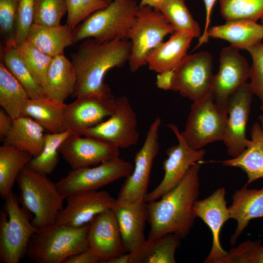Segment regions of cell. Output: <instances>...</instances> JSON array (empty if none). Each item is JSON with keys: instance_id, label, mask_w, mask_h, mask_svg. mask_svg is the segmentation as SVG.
<instances>
[{"instance_id": "obj_51", "label": "cell", "mask_w": 263, "mask_h": 263, "mask_svg": "<svg viewBox=\"0 0 263 263\" xmlns=\"http://www.w3.org/2000/svg\"><path fill=\"white\" fill-rule=\"evenodd\" d=\"M104 2H106L107 3L109 4L110 2H111L113 0H101Z\"/></svg>"}, {"instance_id": "obj_10", "label": "cell", "mask_w": 263, "mask_h": 263, "mask_svg": "<svg viewBox=\"0 0 263 263\" xmlns=\"http://www.w3.org/2000/svg\"><path fill=\"white\" fill-rule=\"evenodd\" d=\"M212 56L207 51L187 55L173 70L171 90L193 102L211 92Z\"/></svg>"}, {"instance_id": "obj_45", "label": "cell", "mask_w": 263, "mask_h": 263, "mask_svg": "<svg viewBox=\"0 0 263 263\" xmlns=\"http://www.w3.org/2000/svg\"><path fill=\"white\" fill-rule=\"evenodd\" d=\"M101 259L91 250H87L71 256L66 259L63 263H99Z\"/></svg>"}, {"instance_id": "obj_35", "label": "cell", "mask_w": 263, "mask_h": 263, "mask_svg": "<svg viewBox=\"0 0 263 263\" xmlns=\"http://www.w3.org/2000/svg\"><path fill=\"white\" fill-rule=\"evenodd\" d=\"M71 132L65 131L58 133H45L44 148L40 154L33 157L28 166L34 171L44 175L51 173L58 162V150Z\"/></svg>"}, {"instance_id": "obj_8", "label": "cell", "mask_w": 263, "mask_h": 263, "mask_svg": "<svg viewBox=\"0 0 263 263\" xmlns=\"http://www.w3.org/2000/svg\"><path fill=\"white\" fill-rule=\"evenodd\" d=\"M227 120V112L215 103L211 92L193 102L185 129L181 133L191 148L202 149L212 142L223 141Z\"/></svg>"}, {"instance_id": "obj_49", "label": "cell", "mask_w": 263, "mask_h": 263, "mask_svg": "<svg viewBox=\"0 0 263 263\" xmlns=\"http://www.w3.org/2000/svg\"><path fill=\"white\" fill-rule=\"evenodd\" d=\"M129 253H124L109 261L108 263H129Z\"/></svg>"}, {"instance_id": "obj_14", "label": "cell", "mask_w": 263, "mask_h": 263, "mask_svg": "<svg viewBox=\"0 0 263 263\" xmlns=\"http://www.w3.org/2000/svg\"><path fill=\"white\" fill-rule=\"evenodd\" d=\"M250 68L239 49L230 46L221 50L219 70L213 75L211 90L219 107L227 112L228 99L249 78Z\"/></svg>"}, {"instance_id": "obj_32", "label": "cell", "mask_w": 263, "mask_h": 263, "mask_svg": "<svg viewBox=\"0 0 263 263\" xmlns=\"http://www.w3.org/2000/svg\"><path fill=\"white\" fill-rule=\"evenodd\" d=\"M30 98L27 92L5 66L0 63V105L12 118L21 116L24 104Z\"/></svg>"}, {"instance_id": "obj_29", "label": "cell", "mask_w": 263, "mask_h": 263, "mask_svg": "<svg viewBox=\"0 0 263 263\" xmlns=\"http://www.w3.org/2000/svg\"><path fill=\"white\" fill-rule=\"evenodd\" d=\"M181 239L173 233L148 238L135 250L129 253V263H175V251Z\"/></svg>"}, {"instance_id": "obj_27", "label": "cell", "mask_w": 263, "mask_h": 263, "mask_svg": "<svg viewBox=\"0 0 263 263\" xmlns=\"http://www.w3.org/2000/svg\"><path fill=\"white\" fill-rule=\"evenodd\" d=\"M44 128L29 116L14 119L10 131L3 140V145L26 151L33 157L39 155L44 146Z\"/></svg>"}, {"instance_id": "obj_47", "label": "cell", "mask_w": 263, "mask_h": 263, "mask_svg": "<svg viewBox=\"0 0 263 263\" xmlns=\"http://www.w3.org/2000/svg\"><path fill=\"white\" fill-rule=\"evenodd\" d=\"M173 70L158 73L156 77V84L158 88L164 90H170Z\"/></svg>"}, {"instance_id": "obj_42", "label": "cell", "mask_w": 263, "mask_h": 263, "mask_svg": "<svg viewBox=\"0 0 263 263\" xmlns=\"http://www.w3.org/2000/svg\"><path fill=\"white\" fill-rule=\"evenodd\" d=\"M252 58L249 83L254 94L263 104V44L258 43L247 50Z\"/></svg>"}, {"instance_id": "obj_17", "label": "cell", "mask_w": 263, "mask_h": 263, "mask_svg": "<svg viewBox=\"0 0 263 263\" xmlns=\"http://www.w3.org/2000/svg\"><path fill=\"white\" fill-rule=\"evenodd\" d=\"M65 207L60 211L56 224L78 227L89 223L99 213L112 209L116 199L105 190L77 193L67 197Z\"/></svg>"}, {"instance_id": "obj_3", "label": "cell", "mask_w": 263, "mask_h": 263, "mask_svg": "<svg viewBox=\"0 0 263 263\" xmlns=\"http://www.w3.org/2000/svg\"><path fill=\"white\" fill-rule=\"evenodd\" d=\"M16 181L20 190L19 202L34 215L31 219L33 225L39 231L54 225L65 199L56 183L28 165L20 172Z\"/></svg>"}, {"instance_id": "obj_9", "label": "cell", "mask_w": 263, "mask_h": 263, "mask_svg": "<svg viewBox=\"0 0 263 263\" xmlns=\"http://www.w3.org/2000/svg\"><path fill=\"white\" fill-rule=\"evenodd\" d=\"M133 168L130 162L119 157L95 167L72 169L56 185L60 195L66 199L77 193L97 190L121 178H126Z\"/></svg>"}, {"instance_id": "obj_12", "label": "cell", "mask_w": 263, "mask_h": 263, "mask_svg": "<svg viewBox=\"0 0 263 263\" xmlns=\"http://www.w3.org/2000/svg\"><path fill=\"white\" fill-rule=\"evenodd\" d=\"M161 123V119L156 117L150 125L144 144L135 155L133 170L126 177L120 190L116 199L118 202L129 203L144 200L153 162L159 150V130Z\"/></svg>"}, {"instance_id": "obj_6", "label": "cell", "mask_w": 263, "mask_h": 263, "mask_svg": "<svg viewBox=\"0 0 263 263\" xmlns=\"http://www.w3.org/2000/svg\"><path fill=\"white\" fill-rule=\"evenodd\" d=\"M13 191L4 199L0 213V262L19 263L26 254L32 235L39 231L31 222L29 212L19 205Z\"/></svg>"}, {"instance_id": "obj_11", "label": "cell", "mask_w": 263, "mask_h": 263, "mask_svg": "<svg viewBox=\"0 0 263 263\" xmlns=\"http://www.w3.org/2000/svg\"><path fill=\"white\" fill-rule=\"evenodd\" d=\"M137 120L127 97L115 98L114 111L110 118L85 130L82 135L94 138L117 147L126 149L136 144L139 134Z\"/></svg>"}, {"instance_id": "obj_52", "label": "cell", "mask_w": 263, "mask_h": 263, "mask_svg": "<svg viewBox=\"0 0 263 263\" xmlns=\"http://www.w3.org/2000/svg\"><path fill=\"white\" fill-rule=\"evenodd\" d=\"M261 22H262V25L263 26V16L261 18Z\"/></svg>"}, {"instance_id": "obj_19", "label": "cell", "mask_w": 263, "mask_h": 263, "mask_svg": "<svg viewBox=\"0 0 263 263\" xmlns=\"http://www.w3.org/2000/svg\"><path fill=\"white\" fill-rule=\"evenodd\" d=\"M87 241L88 249L97 254L103 263H108L126 251L112 209L99 213L90 222Z\"/></svg>"}, {"instance_id": "obj_13", "label": "cell", "mask_w": 263, "mask_h": 263, "mask_svg": "<svg viewBox=\"0 0 263 263\" xmlns=\"http://www.w3.org/2000/svg\"><path fill=\"white\" fill-rule=\"evenodd\" d=\"M168 127L174 133L178 143L167 150V158L163 164V178L153 190L147 193L144 199L146 202L159 199L174 188L192 165L203 160L206 152L203 149L195 150L191 148L175 125L169 124Z\"/></svg>"}, {"instance_id": "obj_2", "label": "cell", "mask_w": 263, "mask_h": 263, "mask_svg": "<svg viewBox=\"0 0 263 263\" xmlns=\"http://www.w3.org/2000/svg\"><path fill=\"white\" fill-rule=\"evenodd\" d=\"M131 49V42L127 39L103 42L93 38L83 41L72 55L77 81L71 96L112 95L109 86L104 83L105 75L109 70L122 67L129 61Z\"/></svg>"}, {"instance_id": "obj_31", "label": "cell", "mask_w": 263, "mask_h": 263, "mask_svg": "<svg viewBox=\"0 0 263 263\" xmlns=\"http://www.w3.org/2000/svg\"><path fill=\"white\" fill-rule=\"evenodd\" d=\"M33 157L19 148L4 145L0 147V195L3 199L12 191L19 173Z\"/></svg>"}, {"instance_id": "obj_23", "label": "cell", "mask_w": 263, "mask_h": 263, "mask_svg": "<svg viewBox=\"0 0 263 263\" xmlns=\"http://www.w3.org/2000/svg\"><path fill=\"white\" fill-rule=\"evenodd\" d=\"M76 81L74 66L63 54L53 57L42 89L47 97L64 103L73 94Z\"/></svg>"}, {"instance_id": "obj_7", "label": "cell", "mask_w": 263, "mask_h": 263, "mask_svg": "<svg viewBox=\"0 0 263 263\" xmlns=\"http://www.w3.org/2000/svg\"><path fill=\"white\" fill-rule=\"evenodd\" d=\"M174 32L161 12L148 6H139L135 20L127 37L132 44L128 61L131 71L135 72L147 64L150 51L162 43L167 35Z\"/></svg>"}, {"instance_id": "obj_41", "label": "cell", "mask_w": 263, "mask_h": 263, "mask_svg": "<svg viewBox=\"0 0 263 263\" xmlns=\"http://www.w3.org/2000/svg\"><path fill=\"white\" fill-rule=\"evenodd\" d=\"M18 5L19 0H0V31L5 44L16 43Z\"/></svg>"}, {"instance_id": "obj_20", "label": "cell", "mask_w": 263, "mask_h": 263, "mask_svg": "<svg viewBox=\"0 0 263 263\" xmlns=\"http://www.w3.org/2000/svg\"><path fill=\"white\" fill-rule=\"evenodd\" d=\"M225 193L224 188H219L208 197L197 200L193 206L196 217L204 221L212 235V247L204 261L205 263H220L227 252L222 247L220 240L222 227L230 219L225 198Z\"/></svg>"}, {"instance_id": "obj_48", "label": "cell", "mask_w": 263, "mask_h": 263, "mask_svg": "<svg viewBox=\"0 0 263 263\" xmlns=\"http://www.w3.org/2000/svg\"><path fill=\"white\" fill-rule=\"evenodd\" d=\"M167 0H141L139 6H148L158 10Z\"/></svg>"}, {"instance_id": "obj_37", "label": "cell", "mask_w": 263, "mask_h": 263, "mask_svg": "<svg viewBox=\"0 0 263 263\" xmlns=\"http://www.w3.org/2000/svg\"><path fill=\"white\" fill-rule=\"evenodd\" d=\"M17 50L20 58L42 88L53 57L44 54L25 41L17 46Z\"/></svg>"}, {"instance_id": "obj_46", "label": "cell", "mask_w": 263, "mask_h": 263, "mask_svg": "<svg viewBox=\"0 0 263 263\" xmlns=\"http://www.w3.org/2000/svg\"><path fill=\"white\" fill-rule=\"evenodd\" d=\"M14 119L2 108L0 110V139L3 141L12 128Z\"/></svg>"}, {"instance_id": "obj_33", "label": "cell", "mask_w": 263, "mask_h": 263, "mask_svg": "<svg viewBox=\"0 0 263 263\" xmlns=\"http://www.w3.org/2000/svg\"><path fill=\"white\" fill-rule=\"evenodd\" d=\"M2 58V62L23 87L30 98L47 97L42 88L20 58L16 43L5 44Z\"/></svg>"}, {"instance_id": "obj_36", "label": "cell", "mask_w": 263, "mask_h": 263, "mask_svg": "<svg viewBox=\"0 0 263 263\" xmlns=\"http://www.w3.org/2000/svg\"><path fill=\"white\" fill-rule=\"evenodd\" d=\"M220 13L226 21L246 19L257 21L263 16V0H219Z\"/></svg>"}, {"instance_id": "obj_26", "label": "cell", "mask_w": 263, "mask_h": 263, "mask_svg": "<svg viewBox=\"0 0 263 263\" xmlns=\"http://www.w3.org/2000/svg\"><path fill=\"white\" fill-rule=\"evenodd\" d=\"M25 41L54 57L64 54L65 48L75 43L74 30L66 24L55 26L33 24Z\"/></svg>"}, {"instance_id": "obj_25", "label": "cell", "mask_w": 263, "mask_h": 263, "mask_svg": "<svg viewBox=\"0 0 263 263\" xmlns=\"http://www.w3.org/2000/svg\"><path fill=\"white\" fill-rule=\"evenodd\" d=\"M193 38L184 33H173L168 40L149 53L147 58L149 69L158 73L174 70L187 55Z\"/></svg>"}, {"instance_id": "obj_39", "label": "cell", "mask_w": 263, "mask_h": 263, "mask_svg": "<svg viewBox=\"0 0 263 263\" xmlns=\"http://www.w3.org/2000/svg\"><path fill=\"white\" fill-rule=\"evenodd\" d=\"M220 263H263L261 240H247L227 251Z\"/></svg>"}, {"instance_id": "obj_1", "label": "cell", "mask_w": 263, "mask_h": 263, "mask_svg": "<svg viewBox=\"0 0 263 263\" xmlns=\"http://www.w3.org/2000/svg\"><path fill=\"white\" fill-rule=\"evenodd\" d=\"M200 162L193 164L179 183L159 199L146 202L148 238L173 233L185 238L196 218L193 206L200 194Z\"/></svg>"}, {"instance_id": "obj_40", "label": "cell", "mask_w": 263, "mask_h": 263, "mask_svg": "<svg viewBox=\"0 0 263 263\" xmlns=\"http://www.w3.org/2000/svg\"><path fill=\"white\" fill-rule=\"evenodd\" d=\"M67 6L66 24L74 30L94 12L108 4L101 0H66Z\"/></svg>"}, {"instance_id": "obj_22", "label": "cell", "mask_w": 263, "mask_h": 263, "mask_svg": "<svg viewBox=\"0 0 263 263\" xmlns=\"http://www.w3.org/2000/svg\"><path fill=\"white\" fill-rule=\"evenodd\" d=\"M228 208L230 218L237 222L236 228L230 239L231 245H234L251 220L263 218V188L250 189L245 185L234 192L232 204Z\"/></svg>"}, {"instance_id": "obj_43", "label": "cell", "mask_w": 263, "mask_h": 263, "mask_svg": "<svg viewBox=\"0 0 263 263\" xmlns=\"http://www.w3.org/2000/svg\"><path fill=\"white\" fill-rule=\"evenodd\" d=\"M35 0H19L15 41L17 45L23 43L34 24Z\"/></svg>"}, {"instance_id": "obj_28", "label": "cell", "mask_w": 263, "mask_h": 263, "mask_svg": "<svg viewBox=\"0 0 263 263\" xmlns=\"http://www.w3.org/2000/svg\"><path fill=\"white\" fill-rule=\"evenodd\" d=\"M250 142L238 156L222 161L224 166L239 168L247 174L248 186L263 178V128L259 123L251 127Z\"/></svg>"}, {"instance_id": "obj_21", "label": "cell", "mask_w": 263, "mask_h": 263, "mask_svg": "<svg viewBox=\"0 0 263 263\" xmlns=\"http://www.w3.org/2000/svg\"><path fill=\"white\" fill-rule=\"evenodd\" d=\"M112 209L126 250L130 252L135 250L146 240L144 231L147 221L146 202L144 200H139L122 203L116 199Z\"/></svg>"}, {"instance_id": "obj_18", "label": "cell", "mask_w": 263, "mask_h": 263, "mask_svg": "<svg viewBox=\"0 0 263 263\" xmlns=\"http://www.w3.org/2000/svg\"><path fill=\"white\" fill-rule=\"evenodd\" d=\"M72 169L90 167L119 157V149L102 140L71 133L59 150Z\"/></svg>"}, {"instance_id": "obj_38", "label": "cell", "mask_w": 263, "mask_h": 263, "mask_svg": "<svg viewBox=\"0 0 263 263\" xmlns=\"http://www.w3.org/2000/svg\"><path fill=\"white\" fill-rule=\"evenodd\" d=\"M67 13L66 0H35L34 24L45 26L60 25Z\"/></svg>"}, {"instance_id": "obj_15", "label": "cell", "mask_w": 263, "mask_h": 263, "mask_svg": "<svg viewBox=\"0 0 263 263\" xmlns=\"http://www.w3.org/2000/svg\"><path fill=\"white\" fill-rule=\"evenodd\" d=\"M253 95L250 84L246 82L228 99V120L223 141L232 157L240 154L250 142L245 133Z\"/></svg>"}, {"instance_id": "obj_30", "label": "cell", "mask_w": 263, "mask_h": 263, "mask_svg": "<svg viewBox=\"0 0 263 263\" xmlns=\"http://www.w3.org/2000/svg\"><path fill=\"white\" fill-rule=\"evenodd\" d=\"M65 103L48 97L29 98L24 104L21 116H29L49 133L64 132L63 114Z\"/></svg>"}, {"instance_id": "obj_34", "label": "cell", "mask_w": 263, "mask_h": 263, "mask_svg": "<svg viewBox=\"0 0 263 263\" xmlns=\"http://www.w3.org/2000/svg\"><path fill=\"white\" fill-rule=\"evenodd\" d=\"M174 28L175 32L194 38L201 36L200 27L193 18L184 0H167L159 9Z\"/></svg>"}, {"instance_id": "obj_24", "label": "cell", "mask_w": 263, "mask_h": 263, "mask_svg": "<svg viewBox=\"0 0 263 263\" xmlns=\"http://www.w3.org/2000/svg\"><path fill=\"white\" fill-rule=\"evenodd\" d=\"M208 35L209 38L226 40L237 49L247 50L263 39V26L249 20H229L210 27Z\"/></svg>"}, {"instance_id": "obj_16", "label": "cell", "mask_w": 263, "mask_h": 263, "mask_svg": "<svg viewBox=\"0 0 263 263\" xmlns=\"http://www.w3.org/2000/svg\"><path fill=\"white\" fill-rule=\"evenodd\" d=\"M115 99L113 94L91 95L77 97L72 103L65 104L64 131L82 135L85 130L97 125L113 114Z\"/></svg>"}, {"instance_id": "obj_44", "label": "cell", "mask_w": 263, "mask_h": 263, "mask_svg": "<svg viewBox=\"0 0 263 263\" xmlns=\"http://www.w3.org/2000/svg\"><path fill=\"white\" fill-rule=\"evenodd\" d=\"M218 0H203L206 11V20L204 31L201 36L199 38L198 43L194 48L196 49L203 44L207 42L208 40V31L210 28L211 16L212 9Z\"/></svg>"}, {"instance_id": "obj_50", "label": "cell", "mask_w": 263, "mask_h": 263, "mask_svg": "<svg viewBox=\"0 0 263 263\" xmlns=\"http://www.w3.org/2000/svg\"><path fill=\"white\" fill-rule=\"evenodd\" d=\"M260 108H261V110L263 111V104H262V105H261ZM259 121H260V124L262 126V127H263V114L260 115L259 116Z\"/></svg>"}, {"instance_id": "obj_5", "label": "cell", "mask_w": 263, "mask_h": 263, "mask_svg": "<svg viewBox=\"0 0 263 263\" xmlns=\"http://www.w3.org/2000/svg\"><path fill=\"white\" fill-rule=\"evenodd\" d=\"M89 223L78 227L55 224L38 231L30 238L26 254L36 263H63L88 249Z\"/></svg>"}, {"instance_id": "obj_4", "label": "cell", "mask_w": 263, "mask_h": 263, "mask_svg": "<svg viewBox=\"0 0 263 263\" xmlns=\"http://www.w3.org/2000/svg\"><path fill=\"white\" fill-rule=\"evenodd\" d=\"M138 7L136 0H113L92 13L74 29L75 43L90 38L101 42L128 39Z\"/></svg>"}]
</instances>
